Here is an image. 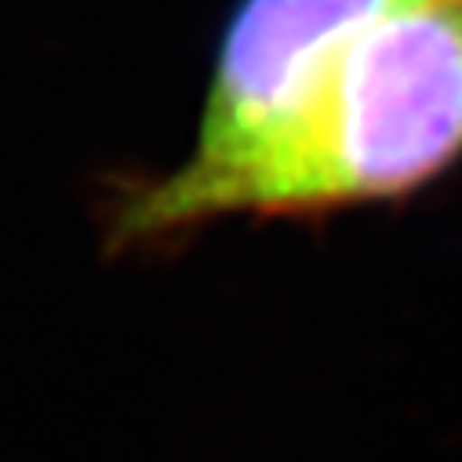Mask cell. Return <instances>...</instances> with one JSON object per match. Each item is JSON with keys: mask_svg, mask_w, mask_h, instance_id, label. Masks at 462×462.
Here are the masks:
<instances>
[{"mask_svg": "<svg viewBox=\"0 0 462 462\" xmlns=\"http://www.w3.org/2000/svg\"><path fill=\"white\" fill-rule=\"evenodd\" d=\"M462 164V0H386L306 69L273 128L197 193L171 241L222 222L401 204Z\"/></svg>", "mask_w": 462, "mask_h": 462, "instance_id": "obj_1", "label": "cell"}, {"mask_svg": "<svg viewBox=\"0 0 462 462\" xmlns=\"http://www.w3.org/2000/svg\"><path fill=\"white\" fill-rule=\"evenodd\" d=\"M383 5L386 0H237L211 59L186 157L164 175H132L109 186L102 204L106 248L117 255L164 248L175 215L270 132L324 48Z\"/></svg>", "mask_w": 462, "mask_h": 462, "instance_id": "obj_2", "label": "cell"}]
</instances>
